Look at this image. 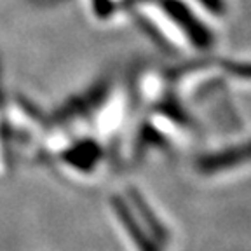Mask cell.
<instances>
[{
    "mask_svg": "<svg viewBox=\"0 0 251 251\" xmlns=\"http://www.w3.org/2000/svg\"><path fill=\"white\" fill-rule=\"evenodd\" d=\"M162 7H164V11L169 14V18L185 31V35L192 40L194 46L208 47L209 44H211L209 31L206 30V26L197 20L192 12L188 11L187 5L180 4L178 0H164V2H162Z\"/></svg>",
    "mask_w": 251,
    "mask_h": 251,
    "instance_id": "cell-1",
    "label": "cell"
},
{
    "mask_svg": "<svg viewBox=\"0 0 251 251\" xmlns=\"http://www.w3.org/2000/svg\"><path fill=\"white\" fill-rule=\"evenodd\" d=\"M248 161H251V141L239 147H232V149L224 150V152L216 153V155L206 157L201 162V168L204 171H220V169H227Z\"/></svg>",
    "mask_w": 251,
    "mask_h": 251,
    "instance_id": "cell-2",
    "label": "cell"
},
{
    "mask_svg": "<svg viewBox=\"0 0 251 251\" xmlns=\"http://www.w3.org/2000/svg\"><path fill=\"white\" fill-rule=\"evenodd\" d=\"M199 2L206 9L216 12V14H220V12L224 11V0H199Z\"/></svg>",
    "mask_w": 251,
    "mask_h": 251,
    "instance_id": "cell-3",
    "label": "cell"
}]
</instances>
